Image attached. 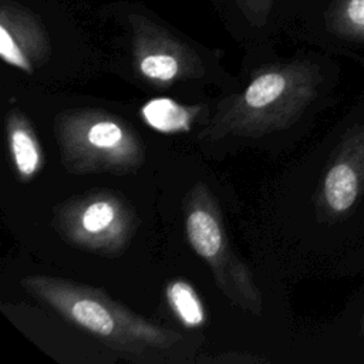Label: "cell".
I'll list each match as a JSON object with an SVG mask.
<instances>
[{
    "instance_id": "9c48e42d",
    "label": "cell",
    "mask_w": 364,
    "mask_h": 364,
    "mask_svg": "<svg viewBox=\"0 0 364 364\" xmlns=\"http://www.w3.org/2000/svg\"><path fill=\"white\" fill-rule=\"evenodd\" d=\"M87 139L98 149H114L124 139V131L114 121H98L88 129Z\"/></svg>"
},
{
    "instance_id": "8fae6325",
    "label": "cell",
    "mask_w": 364,
    "mask_h": 364,
    "mask_svg": "<svg viewBox=\"0 0 364 364\" xmlns=\"http://www.w3.org/2000/svg\"><path fill=\"white\" fill-rule=\"evenodd\" d=\"M348 17L355 24L364 26V0H351L347 9Z\"/></svg>"
},
{
    "instance_id": "30bf717a",
    "label": "cell",
    "mask_w": 364,
    "mask_h": 364,
    "mask_svg": "<svg viewBox=\"0 0 364 364\" xmlns=\"http://www.w3.org/2000/svg\"><path fill=\"white\" fill-rule=\"evenodd\" d=\"M115 218V209L109 202L97 200L91 203L82 213L81 225L90 233H98L107 229Z\"/></svg>"
},
{
    "instance_id": "52a82bcc",
    "label": "cell",
    "mask_w": 364,
    "mask_h": 364,
    "mask_svg": "<svg viewBox=\"0 0 364 364\" xmlns=\"http://www.w3.org/2000/svg\"><path fill=\"white\" fill-rule=\"evenodd\" d=\"M168 299L181 320L191 327L200 326L205 320V313L202 304L192 290V287L185 282H175L168 287Z\"/></svg>"
},
{
    "instance_id": "277c9868",
    "label": "cell",
    "mask_w": 364,
    "mask_h": 364,
    "mask_svg": "<svg viewBox=\"0 0 364 364\" xmlns=\"http://www.w3.org/2000/svg\"><path fill=\"white\" fill-rule=\"evenodd\" d=\"M142 115L152 128L162 132H176L189 127L188 111L169 98L149 101L144 105Z\"/></svg>"
},
{
    "instance_id": "3957f363",
    "label": "cell",
    "mask_w": 364,
    "mask_h": 364,
    "mask_svg": "<svg viewBox=\"0 0 364 364\" xmlns=\"http://www.w3.org/2000/svg\"><path fill=\"white\" fill-rule=\"evenodd\" d=\"M357 175L347 164L334 165L324 181V195L336 212L347 210L357 198Z\"/></svg>"
},
{
    "instance_id": "8992f818",
    "label": "cell",
    "mask_w": 364,
    "mask_h": 364,
    "mask_svg": "<svg viewBox=\"0 0 364 364\" xmlns=\"http://www.w3.org/2000/svg\"><path fill=\"white\" fill-rule=\"evenodd\" d=\"M287 81L282 73L269 71L257 78H255L250 85L246 88L243 100L246 107L252 109H262L272 105L276 100H279L284 90Z\"/></svg>"
},
{
    "instance_id": "ba28073f",
    "label": "cell",
    "mask_w": 364,
    "mask_h": 364,
    "mask_svg": "<svg viewBox=\"0 0 364 364\" xmlns=\"http://www.w3.org/2000/svg\"><path fill=\"white\" fill-rule=\"evenodd\" d=\"M141 73L151 78L159 81H171L179 73V64L173 55L169 54H148L139 63Z\"/></svg>"
},
{
    "instance_id": "5b68a950",
    "label": "cell",
    "mask_w": 364,
    "mask_h": 364,
    "mask_svg": "<svg viewBox=\"0 0 364 364\" xmlns=\"http://www.w3.org/2000/svg\"><path fill=\"white\" fill-rule=\"evenodd\" d=\"M9 141L17 171L23 176H31L40 165V149L31 132L20 125L10 127Z\"/></svg>"
},
{
    "instance_id": "6da1fadb",
    "label": "cell",
    "mask_w": 364,
    "mask_h": 364,
    "mask_svg": "<svg viewBox=\"0 0 364 364\" xmlns=\"http://www.w3.org/2000/svg\"><path fill=\"white\" fill-rule=\"evenodd\" d=\"M26 286L41 294L70 320L107 340L138 341L149 346H165L168 337L128 311L115 307L92 290L51 279H28Z\"/></svg>"
},
{
    "instance_id": "7a4b0ae2",
    "label": "cell",
    "mask_w": 364,
    "mask_h": 364,
    "mask_svg": "<svg viewBox=\"0 0 364 364\" xmlns=\"http://www.w3.org/2000/svg\"><path fill=\"white\" fill-rule=\"evenodd\" d=\"M186 233L193 250L212 262L222 247V230L215 216L206 209H193L186 219Z\"/></svg>"
}]
</instances>
